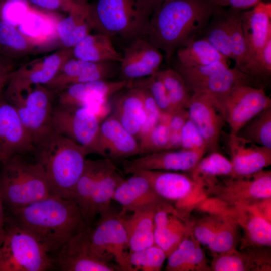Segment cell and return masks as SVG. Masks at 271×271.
<instances>
[{
	"instance_id": "obj_1",
	"label": "cell",
	"mask_w": 271,
	"mask_h": 271,
	"mask_svg": "<svg viewBox=\"0 0 271 271\" xmlns=\"http://www.w3.org/2000/svg\"><path fill=\"white\" fill-rule=\"evenodd\" d=\"M9 211V217L33 235L49 254L57 253L69 240L90 227L72 200L54 195Z\"/></svg>"
},
{
	"instance_id": "obj_2",
	"label": "cell",
	"mask_w": 271,
	"mask_h": 271,
	"mask_svg": "<svg viewBox=\"0 0 271 271\" xmlns=\"http://www.w3.org/2000/svg\"><path fill=\"white\" fill-rule=\"evenodd\" d=\"M217 7L210 0H165L152 13L145 38L169 60L202 35Z\"/></svg>"
},
{
	"instance_id": "obj_3",
	"label": "cell",
	"mask_w": 271,
	"mask_h": 271,
	"mask_svg": "<svg viewBox=\"0 0 271 271\" xmlns=\"http://www.w3.org/2000/svg\"><path fill=\"white\" fill-rule=\"evenodd\" d=\"M33 152L44 170L51 195L71 200L89 154L87 149L53 130L34 146Z\"/></svg>"
},
{
	"instance_id": "obj_4",
	"label": "cell",
	"mask_w": 271,
	"mask_h": 271,
	"mask_svg": "<svg viewBox=\"0 0 271 271\" xmlns=\"http://www.w3.org/2000/svg\"><path fill=\"white\" fill-rule=\"evenodd\" d=\"M1 162L0 194L9 210L52 195L44 170L36 161L17 155Z\"/></svg>"
},
{
	"instance_id": "obj_5",
	"label": "cell",
	"mask_w": 271,
	"mask_h": 271,
	"mask_svg": "<svg viewBox=\"0 0 271 271\" xmlns=\"http://www.w3.org/2000/svg\"><path fill=\"white\" fill-rule=\"evenodd\" d=\"M94 29L111 38H145L152 12L143 0H96L89 5Z\"/></svg>"
},
{
	"instance_id": "obj_6",
	"label": "cell",
	"mask_w": 271,
	"mask_h": 271,
	"mask_svg": "<svg viewBox=\"0 0 271 271\" xmlns=\"http://www.w3.org/2000/svg\"><path fill=\"white\" fill-rule=\"evenodd\" d=\"M44 246L9 217L5 219V235L0 247V271H44L54 260Z\"/></svg>"
},
{
	"instance_id": "obj_7",
	"label": "cell",
	"mask_w": 271,
	"mask_h": 271,
	"mask_svg": "<svg viewBox=\"0 0 271 271\" xmlns=\"http://www.w3.org/2000/svg\"><path fill=\"white\" fill-rule=\"evenodd\" d=\"M174 69L181 75L191 93H206L210 95L223 116L224 102L232 89L241 84L257 87L249 76L236 66L230 68L227 62L217 61L194 67L176 65Z\"/></svg>"
},
{
	"instance_id": "obj_8",
	"label": "cell",
	"mask_w": 271,
	"mask_h": 271,
	"mask_svg": "<svg viewBox=\"0 0 271 271\" xmlns=\"http://www.w3.org/2000/svg\"><path fill=\"white\" fill-rule=\"evenodd\" d=\"M207 198L217 201L227 210L254 204L271 198L270 170H261L244 176L220 178L205 189Z\"/></svg>"
},
{
	"instance_id": "obj_9",
	"label": "cell",
	"mask_w": 271,
	"mask_h": 271,
	"mask_svg": "<svg viewBox=\"0 0 271 271\" xmlns=\"http://www.w3.org/2000/svg\"><path fill=\"white\" fill-rule=\"evenodd\" d=\"M202 211L197 218L190 219L195 239L207 246L212 254L226 252L237 248L240 239V227L230 210Z\"/></svg>"
},
{
	"instance_id": "obj_10",
	"label": "cell",
	"mask_w": 271,
	"mask_h": 271,
	"mask_svg": "<svg viewBox=\"0 0 271 271\" xmlns=\"http://www.w3.org/2000/svg\"><path fill=\"white\" fill-rule=\"evenodd\" d=\"M100 215L95 227L90 232L92 252L104 261L114 260L120 270L134 271L128 262V239L121 215L110 207Z\"/></svg>"
},
{
	"instance_id": "obj_11",
	"label": "cell",
	"mask_w": 271,
	"mask_h": 271,
	"mask_svg": "<svg viewBox=\"0 0 271 271\" xmlns=\"http://www.w3.org/2000/svg\"><path fill=\"white\" fill-rule=\"evenodd\" d=\"M55 93L45 85H37L20 96L7 99L15 107L34 147L53 131Z\"/></svg>"
},
{
	"instance_id": "obj_12",
	"label": "cell",
	"mask_w": 271,
	"mask_h": 271,
	"mask_svg": "<svg viewBox=\"0 0 271 271\" xmlns=\"http://www.w3.org/2000/svg\"><path fill=\"white\" fill-rule=\"evenodd\" d=\"M134 173L145 177L159 197L174 203L175 207L184 213L189 214L197 203L206 198L203 188L187 173L159 170Z\"/></svg>"
},
{
	"instance_id": "obj_13",
	"label": "cell",
	"mask_w": 271,
	"mask_h": 271,
	"mask_svg": "<svg viewBox=\"0 0 271 271\" xmlns=\"http://www.w3.org/2000/svg\"><path fill=\"white\" fill-rule=\"evenodd\" d=\"M100 116L87 106H65L54 108L51 127L53 131L64 136L97 154Z\"/></svg>"
},
{
	"instance_id": "obj_14",
	"label": "cell",
	"mask_w": 271,
	"mask_h": 271,
	"mask_svg": "<svg viewBox=\"0 0 271 271\" xmlns=\"http://www.w3.org/2000/svg\"><path fill=\"white\" fill-rule=\"evenodd\" d=\"M72 48H63L13 70L7 83L5 98L20 96L37 85H46L56 75L64 63L72 57Z\"/></svg>"
},
{
	"instance_id": "obj_15",
	"label": "cell",
	"mask_w": 271,
	"mask_h": 271,
	"mask_svg": "<svg viewBox=\"0 0 271 271\" xmlns=\"http://www.w3.org/2000/svg\"><path fill=\"white\" fill-rule=\"evenodd\" d=\"M271 107V99L264 89L249 85L234 87L224 104L223 117L229 126L230 134H236L249 120Z\"/></svg>"
},
{
	"instance_id": "obj_16",
	"label": "cell",
	"mask_w": 271,
	"mask_h": 271,
	"mask_svg": "<svg viewBox=\"0 0 271 271\" xmlns=\"http://www.w3.org/2000/svg\"><path fill=\"white\" fill-rule=\"evenodd\" d=\"M129 83L128 81L119 79L74 84L58 92L59 105L87 106L101 117L109 98L127 88Z\"/></svg>"
},
{
	"instance_id": "obj_17",
	"label": "cell",
	"mask_w": 271,
	"mask_h": 271,
	"mask_svg": "<svg viewBox=\"0 0 271 271\" xmlns=\"http://www.w3.org/2000/svg\"><path fill=\"white\" fill-rule=\"evenodd\" d=\"M90 227L66 242L56 253L54 265L64 271H113L117 269L97 257L90 246Z\"/></svg>"
},
{
	"instance_id": "obj_18",
	"label": "cell",
	"mask_w": 271,
	"mask_h": 271,
	"mask_svg": "<svg viewBox=\"0 0 271 271\" xmlns=\"http://www.w3.org/2000/svg\"><path fill=\"white\" fill-rule=\"evenodd\" d=\"M206 152L180 149L155 152L124 160L123 169L126 174L140 170H159L188 172Z\"/></svg>"
},
{
	"instance_id": "obj_19",
	"label": "cell",
	"mask_w": 271,
	"mask_h": 271,
	"mask_svg": "<svg viewBox=\"0 0 271 271\" xmlns=\"http://www.w3.org/2000/svg\"><path fill=\"white\" fill-rule=\"evenodd\" d=\"M163 59L161 51L145 38L135 39L122 53L120 79L131 81L153 75L159 70Z\"/></svg>"
},
{
	"instance_id": "obj_20",
	"label": "cell",
	"mask_w": 271,
	"mask_h": 271,
	"mask_svg": "<svg viewBox=\"0 0 271 271\" xmlns=\"http://www.w3.org/2000/svg\"><path fill=\"white\" fill-rule=\"evenodd\" d=\"M186 109L189 118L204 138L208 152L217 151L225 121L212 97L206 93H193Z\"/></svg>"
},
{
	"instance_id": "obj_21",
	"label": "cell",
	"mask_w": 271,
	"mask_h": 271,
	"mask_svg": "<svg viewBox=\"0 0 271 271\" xmlns=\"http://www.w3.org/2000/svg\"><path fill=\"white\" fill-rule=\"evenodd\" d=\"M115 63H94L72 57L64 63L54 78L45 86L58 93L74 84L109 80L117 71Z\"/></svg>"
},
{
	"instance_id": "obj_22",
	"label": "cell",
	"mask_w": 271,
	"mask_h": 271,
	"mask_svg": "<svg viewBox=\"0 0 271 271\" xmlns=\"http://www.w3.org/2000/svg\"><path fill=\"white\" fill-rule=\"evenodd\" d=\"M34 145L12 104L0 97V162L33 152Z\"/></svg>"
},
{
	"instance_id": "obj_23",
	"label": "cell",
	"mask_w": 271,
	"mask_h": 271,
	"mask_svg": "<svg viewBox=\"0 0 271 271\" xmlns=\"http://www.w3.org/2000/svg\"><path fill=\"white\" fill-rule=\"evenodd\" d=\"M189 216L167 201L156 208L154 220L155 244L163 249L167 256L187 234L190 227Z\"/></svg>"
},
{
	"instance_id": "obj_24",
	"label": "cell",
	"mask_w": 271,
	"mask_h": 271,
	"mask_svg": "<svg viewBox=\"0 0 271 271\" xmlns=\"http://www.w3.org/2000/svg\"><path fill=\"white\" fill-rule=\"evenodd\" d=\"M97 154L111 160L124 159L140 155V144L137 138L112 115L100 124Z\"/></svg>"
},
{
	"instance_id": "obj_25",
	"label": "cell",
	"mask_w": 271,
	"mask_h": 271,
	"mask_svg": "<svg viewBox=\"0 0 271 271\" xmlns=\"http://www.w3.org/2000/svg\"><path fill=\"white\" fill-rule=\"evenodd\" d=\"M240 19L247 50L241 65L257 55L271 39V3L262 1L250 10L242 11Z\"/></svg>"
},
{
	"instance_id": "obj_26",
	"label": "cell",
	"mask_w": 271,
	"mask_h": 271,
	"mask_svg": "<svg viewBox=\"0 0 271 271\" xmlns=\"http://www.w3.org/2000/svg\"><path fill=\"white\" fill-rule=\"evenodd\" d=\"M228 140L233 167L232 176L249 175L270 165L271 149L236 134H229Z\"/></svg>"
},
{
	"instance_id": "obj_27",
	"label": "cell",
	"mask_w": 271,
	"mask_h": 271,
	"mask_svg": "<svg viewBox=\"0 0 271 271\" xmlns=\"http://www.w3.org/2000/svg\"><path fill=\"white\" fill-rule=\"evenodd\" d=\"M113 200L121 205V215L156 208L166 201L158 196L145 177L136 173L118 185Z\"/></svg>"
},
{
	"instance_id": "obj_28",
	"label": "cell",
	"mask_w": 271,
	"mask_h": 271,
	"mask_svg": "<svg viewBox=\"0 0 271 271\" xmlns=\"http://www.w3.org/2000/svg\"><path fill=\"white\" fill-rule=\"evenodd\" d=\"M270 247H246L213 254V271H270Z\"/></svg>"
},
{
	"instance_id": "obj_29",
	"label": "cell",
	"mask_w": 271,
	"mask_h": 271,
	"mask_svg": "<svg viewBox=\"0 0 271 271\" xmlns=\"http://www.w3.org/2000/svg\"><path fill=\"white\" fill-rule=\"evenodd\" d=\"M243 231L240 248L246 247H270L271 221L254 204L231 209Z\"/></svg>"
},
{
	"instance_id": "obj_30",
	"label": "cell",
	"mask_w": 271,
	"mask_h": 271,
	"mask_svg": "<svg viewBox=\"0 0 271 271\" xmlns=\"http://www.w3.org/2000/svg\"><path fill=\"white\" fill-rule=\"evenodd\" d=\"M124 179L111 159L104 157L101 159L90 200L89 224L96 215L110 207L115 190Z\"/></svg>"
},
{
	"instance_id": "obj_31",
	"label": "cell",
	"mask_w": 271,
	"mask_h": 271,
	"mask_svg": "<svg viewBox=\"0 0 271 271\" xmlns=\"http://www.w3.org/2000/svg\"><path fill=\"white\" fill-rule=\"evenodd\" d=\"M167 271H210V265L201 244L193 236L190 227L185 236L168 255Z\"/></svg>"
},
{
	"instance_id": "obj_32",
	"label": "cell",
	"mask_w": 271,
	"mask_h": 271,
	"mask_svg": "<svg viewBox=\"0 0 271 271\" xmlns=\"http://www.w3.org/2000/svg\"><path fill=\"white\" fill-rule=\"evenodd\" d=\"M123 90L116 101L113 115L139 141L146 120L141 90L137 87H127Z\"/></svg>"
},
{
	"instance_id": "obj_33",
	"label": "cell",
	"mask_w": 271,
	"mask_h": 271,
	"mask_svg": "<svg viewBox=\"0 0 271 271\" xmlns=\"http://www.w3.org/2000/svg\"><path fill=\"white\" fill-rule=\"evenodd\" d=\"M56 26V32L63 48H72L90 34L94 26L86 3L78 5L68 13Z\"/></svg>"
},
{
	"instance_id": "obj_34",
	"label": "cell",
	"mask_w": 271,
	"mask_h": 271,
	"mask_svg": "<svg viewBox=\"0 0 271 271\" xmlns=\"http://www.w3.org/2000/svg\"><path fill=\"white\" fill-rule=\"evenodd\" d=\"M75 58L94 63L117 62L122 53L114 48L111 38L104 34H89L72 48Z\"/></svg>"
},
{
	"instance_id": "obj_35",
	"label": "cell",
	"mask_w": 271,
	"mask_h": 271,
	"mask_svg": "<svg viewBox=\"0 0 271 271\" xmlns=\"http://www.w3.org/2000/svg\"><path fill=\"white\" fill-rule=\"evenodd\" d=\"M156 209L134 211L128 217L120 214L127 236L128 252L155 244L154 220Z\"/></svg>"
},
{
	"instance_id": "obj_36",
	"label": "cell",
	"mask_w": 271,
	"mask_h": 271,
	"mask_svg": "<svg viewBox=\"0 0 271 271\" xmlns=\"http://www.w3.org/2000/svg\"><path fill=\"white\" fill-rule=\"evenodd\" d=\"M187 173L205 189L213 185L220 178L232 176L231 162L217 151H212L199 161Z\"/></svg>"
},
{
	"instance_id": "obj_37",
	"label": "cell",
	"mask_w": 271,
	"mask_h": 271,
	"mask_svg": "<svg viewBox=\"0 0 271 271\" xmlns=\"http://www.w3.org/2000/svg\"><path fill=\"white\" fill-rule=\"evenodd\" d=\"M174 54L176 65L183 67L202 66L217 61L228 62L229 60L203 38L190 41Z\"/></svg>"
},
{
	"instance_id": "obj_38",
	"label": "cell",
	"mask_w": 271,
	"mask_h": 271,
	"mask_svg": "<svg viewBox=\"0 0 271 271\" xmlns=\"http://www.w3.org/2000/svg\"><path fill=\"white\" fill-rule=\"evenodd\" d=\"M34 41L11 23L0 17V53L6 58L22 57L34 52Z\"/></svg>"
},
{
	"instance_id": "obj_39",
	"label": "cell",
	"mask_w": 271,
	"mask_h": 271,
	"mask_svg": "<svg viewBox=\"0 0 271 271\" xmlns=\"http://www.w3.org/2000/svg\"><path fill=\"white\" fill-rule=\"evenodd\" d=\"M202 37L227 59H232L225 9L217 6L214 10Z\"/></svg>"
},
{
	"instance_id": "obj_40",
	"label": "cell",
	"mask_w": 271,
	"mask_h": 271,
	"mask_svg": "<svg viewBox=\"0 0 271 271\" xmlns=\"http://www.w3.org/2000/svg\"><path fill=\"white\" fill-rule=\"evenodd\" d=\"M156 75L165 88L173 112L186 108L192 93L179 72L175 69L168 68L159 70Z\"/></svg>"
},
{
	"instance_id": "obj_41",
	"label": "cell",
	"mask_w": 271,
	"mask_h": 271,
	"mask_svg": "<svg viewBox=\"0 0 271 271\" xmlns=\"http://www.w3.org/2000/svg\"><path fill=\"white\" fill-rule=\"evenodd\" d=\"M236 134L271 149V107L264 110L249 120Z\"/></svg>"
},
{
	"instance_id": "obj_42",
	"label": "cell",
	"mask_w": 271,
	"mask_h": 271,
	"mask_svg": "<svg viewBox=\"0 0 271 271\" xmlns=\"http://www.w3.org/2000/svg\"><path fill=\"white\" fill-rule=\"evenodd\" d=\"M237 68L249 76L257 87L263 88L262 84L268 82L271 77V39L257 55Z\"/></svg>"
},
{
	"instance_id": "obj_43",
	"label": "cell",
	"mask_w": 271,
	"mask_h": 271,
	"mask_svg": "<svg viewBox=\"0 0 271 271\" xmlns=\"http://www.w3.org/2000/svg\"><path fill=\"white\" fill-rule=\"evenodd\" d=\"M243 10L229 8L225 9V16L229 32L232 59L235 66H239L245 59L247 50L240 19Z\"/></svg>"
},
{
	"instance_id": "obj_44",
	"label": "cell",
	"mask_w": 271,
	"mask_h": 271,
	"mask_svg": "<svg viewBox=\"0 0 271 271\" xmlns=\"http://www.w3.org/2000/svg\"><path fill=\"white\" fill-rule=\"evenodd\" d=\"M167 257L164 251L154 244L141 250L128 252L127 259L134 271H159Z\"/></svg>"
},
{
	"instance_id": "obj_45",
	"label": "cell",
	"mask_w": 271,
	"mask_h": 271,
	"mask_svg": "<svg viewBox=\"0 0 271 271\" xmlns=\"http://www.w3.org/2000/svg\"><path fill=\"white\" fill-rule=\"evenodd\" d=\"M169 117L162 115L160 121L140 139V155L169 150L170 132L168 125Z\"/></svg>"
},
{
	"instance_id": "obj_46",
	"label": "cell",
	"mask_w": 271,
	"mask_h": 271,
	"mask_svg": "<svg viewBox=\"0 0 271 271\" xmlns=\"http://www.w3.org/2000/svg\"><path fill=\"white\" fill-rule=\"evenodd\" d=\"M128 87L143 88L150 93L162 115H171L173 110L165 88L156 73L129 82Z\"/></svg>"
},
{
	"instance_id": "obj_47",
	"label": "cell",
	"mask_w": 271,
	"mask_h": 271,
	"mask_svg": "<svg viewBox=\"0 0 271 271\" xmlns=\"http://www.w3.org/2000/svg\"><path fill=\"white\" fill-rule=\"evenodd\" d=\"M180 148L208 152L206 143L195 124L189 118L180 133Z\"/></svg>"
},
{
	"instance_id": "obj_48",
	"label": "cell",
	"mask_w": 271,
	"mask_h": 271,
	"mask_svg": "<svg viewBox=\"0 0 271 271\" xmlns=\"http://www.w3.org/2000/svg\"><path fill=\"white\" fill-rule=\"evenodd\" d=\"M139 88L141 90L146 114V120L141 131L139 141L141 137L148 132L160 121L162 114L149 91L143 88Z\"/></svg>"
},
{
	"instance_id": "obj_49",
	"label": "cell",
	"mask_w": 271,
	"mask_h": 271,
	"mask_svg": "<svg viewBox=\"0 0 271 271\" xmlns=\"http://www.w3.org/2000/svg\"><path fill=\"white\" fill-rule=\"evenodd\" d=\"M189 115L186 108L180 109L171 114L168 122L170 132L169 150L180 148V133Z\"/></svg>"
},
{
	"instance_id": "obj_50",
	"label": "cell",
	"mask_w": 271,
	"mask_h": 271,
	"mask_svg": "<svg viewBox=\"0 0 271 271\" xmlns=\"http://www.w3.org/2000/svg\"><path fill=\"white\" fill-rule=\"evenodd\" d=\"M33 5L49 11H60L69 13L81 3L72 0H27Z\"/></svg>"
},
{
	"instance_id": "obj_51",
	"label": "cell",
	"mask_w": 271,
	"mask_h": 271,
	"mask_svg": "<svg viewBox=\"0 0 271 271\" xmlns=\"http://www.w3.org/2000/svg\"><path fill=\"white\" fill-rule=\"evenodd\" d=\"M216 6L228 7L240 10L253 8L263 0H210Z\"/></svg>"
},
{
	"instance_id": "obj_52",
	"label": "cell",
	"mask_w": 271,
	"mask_h": 271,
	"mask_svg": "<svg viewBox=\"0 0 271 271\" xmlns=\"http://www.w3.org/2000/svg\"><path fill=\"white\" fill-rule=\"evenodd\" d=\"M13 67H0V97L2 95V90L7 84Z\"/></svg>"
},
{
	"instance_id": "obj_53",
	"label": "cell",
	"mask_w": 271,
	"mask_h": 271,
	"mask_svg": "<svg viewBox=\"0 0 271 271\" xmlns=\"http://www.w3.org/2000/svg\"><path fill=\"white\" fill-rule=\"evenodd\" d=\"M4 202L0 194V247L5 235V219Z\"/></svg>"
},
{
	"instance_id": "obj_54",
	"label": "cell",
	"mask_w": 271,
	"mask_h": 271,
	"mask_svg": "<svg viewBox=\"0 0 271 271\" xmlns=\"http://www.w3.org/2000/svg\"><path fill=\"white\" fill-rule=\"evenodd\" d=\"M150 9L152 13L165 0H143ZM152 15V14H151Z\"/></svg>"
},
{
	"instance_id": "obj_55",
	"label": "cell",
	"mask_w": 271,
	"mask_h": 271,
	"mask_svg": "<svg viewBox=\"0 0 271 271\" xmlns=\"http://www.w3.org/2000/svg\"><path fill=\"white\" fill-rule=\"evenodd\" d=\"M13 67L12 60L5 57L0 53V67Z\"/></svg>"
},
{
	"instance_id": "obj_56",
	"label": "cell",
	"mask_w": 271,
	"mask_h": 271,
	"mask_svg": "<svg viewBox=\"0 0 271 271\" xmlns=\"http://www.w3.org/2000/svg\"><path fill=\"white\" fill-rule=\"evenodd\" d=\"M4 1L5 0H0V8Z\"/></svg>"
},
{
	"instance_id": "obj_57",
	"label": "cell",
	"mask_w": 271,
	"mask_h": 271,
	"mask_svg": "<svg viewBox=\"0 0 271 271\" xmlns=\"http://www.w3.org/2000/svg\"><path fill=\"white\" fill-rule=\"evenodd\" d=\"M72 1H74L75 2L78 3H79L77 0H72Z\"/></svg>"
}]
</instances>
